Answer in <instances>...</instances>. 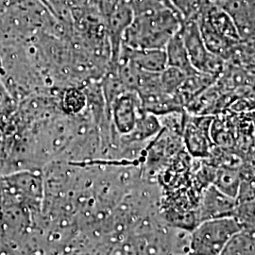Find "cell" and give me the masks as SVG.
Masks as SVG:
<instances>
[{"instance_id": "6da1fadb", "label": "cell", "mask_w": 255, "mask_h": 255, "mask_svg": "<svg viewBox=\"0 0 255 255\" xmlns=\"http://www.w3.org/2000/svg\"><path fill=\"white\" fill-rule=\"evenodd\" d=\"M182 24V15L173 7L137 13L124 33L122 45L131 48L164 49Z\"/></svg>"}, {"instance_id": "7a4b0ae2", "label": "cell", "mask_w": 255, "mask_h": 255, "mask_svg": "<svg viewBox=\"0 0 255 255\" xmlns=\"http://www.w3.org/2000/svg\"><path fill=\"white\" fill-rule=\"evenodd\" d=\"M241 231L236 217H224L201 221L191 231L192 255H221L229 240Z\"/></svg>"}, {"instance_id": "3957f363", "label": "cell", "mask_w": 255, "mask_h": 255, "mask_svg": "<svg viewBox=\"0 0 255 255\" xmlns=\"http://www.w3.org/2000/svg\"><path fill=\"white\" fill-rule=\"evenodd\" d=\"M213 120L209 115H195L186 111L184 113L182 144L187 153L195 159H207L211 156L214 148L211 137Z\"/></svg>"}, {"instance_id": "277c9868", "label": "cell", "mask_w": 255, "mask_h": 255, "mask_svg": "<svg viewBox=\"0 0 255 255\" xmlns=\"http://www.w3.org/2000/svg\"><path fill=\"white\" fill-rule=\"evenodd\" d=\"M109 111L112 126L119 135L130 133L146 112L142 107L139 95L133 90L123 92L118 96L111 103Z\"/></svg>"}, {"instance_id": "5b68a950", "label": "cell", "mask_w": 255, "mask_h": 255, "mask_svg": "<svg viewBox=\"0 0 255 255\" xmlns=\"http://www.w3.org/2000/svg\"><path fill=\"white\" fill-rule=\"evenodd\" d=\"M237 199L220 191L214 184L205 187L199 199L196 209L199 223L206 219L235 217L237 208Z\"/></svg>"}, {"instance_id": "8992f818", "label": "cell", "mask_w": 255, "mask_h": 255, "mask_svg": "<svg viewBox=\"0 0 255 255\" xmlns=\"http://www.w3.org/2000/svg\"><path fill=\"white\" fill-rule=\"evenodd\" d=\"M119 59L127 61L138 69L150 73H161L167 66L164 49L131 48L122 45Z\"/></svg>"}, {"instance_id": "52a82bcc", "label": "cell", "mask_w": 255, "mask_h": 255, "mask_svg": "<svg viewBox=\"0 0 255 255\" xmlns=\"http://www.w3.org/2000/svg\"><path fill=\"white\" fill-rule=\"evenodd\" d=\"M60 109L68 117H77L87 111L88 101L83 85L64 87L60 94Z\"/></svg>"}, {"instance_id": "ba28073f", "label": "cell", "mask_w": 255, "mask_h": 255, "mask_svg": "<svg viewBox=\"0 0 255 255\" xmlns=\"http://www.w3.org/2000/svg\"><path fill=\"white\" fill-rule=\"evenodd\" d=\"M180 29L169 40L164 48L167 59V66L179 68L184 73L189 75L198 70H196L192 65Z\"/></svg>"}, {"instance_id": "9c48e42d", "label": "cell", "mask_w": 255, "mask_h": 255, "mask_svg": "<svg viewBox=\"0 0 255 255\" xmlns=\"http://www.w3.org/2000/svg\"><path fill=\"white\" fill-rule=\"evenodd\" d=\"M241 182V174L237 168L221 167L216 171L212 184L218 187L220 191L237 200Z\"/></svg>"}, {"instance_id": "30bf717a", "label": "cell", "mask_w": 255, "mask_h": 255, "mask_svg": "<svg viewBox=\"0 0 255 255\" xmlns=\"http://www.w3.org/2000/svg\"><path fill=\"white\" fill-rule=\"evenodd\" d=\"M49 9L57 18L66 19L76 9L101 6V0H47Z\"/></svg>"}, {"instance_id": "8fae6325", "label": "cell", "mask_w": 255, "mask_h": 255, "mask_svg": "<svg viewBox=\"0 0 255 255\" xmlns=\"http://www.w3.org/2000/svg\"><path fill=\"white\" fill-rule=\"evenodd\" d=\"M221 255H255V237L239 231L229 240Z\"/></svg>"}]
</instances>
